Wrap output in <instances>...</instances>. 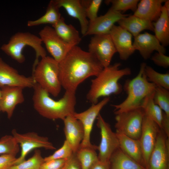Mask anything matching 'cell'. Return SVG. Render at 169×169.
<instances>
[{
    "mask_svg": "<svg viewBox=\"0 0 169 169\" xmlns=\"http://www.w3.org/2000/svg\"><path fill=\"white\" fill-rule=\"evenodd\" d=\"M59 67L62 87L74 91L86 79L96 76L104 68L94 56L77 45L71 49L59 63Z\"/></svg>",
    "mask_w": 169,
    "mask_h": 169,
    "instance_id": "6da1fadb",
    "label": "cell"
},
{
    "mask_svg": "<svg viewBox=\"0 0 169 169\" xmlns=\"http://www.w3.org/2000/svg\"><path fill=\"white\" fill-rule=\"evenodd\" d=\"M33 88L34 90L32 98L33 107L44 117L63 120L67 117L73 115L75 112L76 91L65 90L63 97L55 100L37 83Z\"/></svg>",
    "mask_w": 169,
    "mask_h": 169,
    "instance_id": "7a4b0ae2",
    "label": "cell"
},
{
    "mask_svg": "<svg viewBox=\"0 0 169 169\" xmlns=\"http://www.w3.org/2000/svg\"><path fill=\"white\" fill-rule=\"evenodd\" d=\"M121 64L116 63L104 68L91 81L90 89L87 94V100L92 104L98 102L101 97H109L112 94L120 93L122 90L120 79L131 74V69L128 67L120 69Z\"/></svg>",
    "mask_w": 169,
    "mask_h": 169,
    "instance_id": "3957f363",
    "label": "cell"
},
{
    "mask_svg": "<svg viewBox=\"0 0 169 169\" xmlns=\"http://www.w3.org/2000/svg\"><path fill=\"white\" fill-rule=\"evenodd\" d=\"M146 65L142 63L137 76L126 82L124 88L126 98L120 103L112 105L115 115L141 108L145 98L155 91L157 86L148 81L145 72Z\"/></svg>",
    "mask_w": 169,
    "mask_h": 169,
    "instance_id": "277c9868",
    "label": "cell"
},
{
    "mask_svg": "<svg viewBox=\"0 0 169 169\" xmlns=\"http://www.w3.org/2000/svg\"><path fill=\"white\" fill-rule=\"evenodd\" d=\"M39 37L29 32H18L12 35L8 42L3 44L1 49L6 54L19 63H23L25 57L23 49L26 46L32 47L35 53V59L33 65L32 70L39 61V59L47 56L46 50L42 45Z\"/></svg>",
    "mask_w": 169,
    "mask_h": 169,
    "instance_id": "5b68a950",
    "label": "cell"
},
{
    "mask_svg": "<svg viewBox=\"0 0 169 169\" xmlns=\"http://www.w3.org/2000/svg\"><path fill=\"white\" fill-rule=\"evenodd\" d=\"M36 83L54 97L60 93L62 86L59 78V63L52 57L41 58L32 70Z\"/></svg>",
    "mask_w": 169,
    "mask_h": 169,
    "instance_id": "8992f818",
    "label": "cell"
},
{
    "mask_svg": "<svg viewBox=\"0 0 169 169\" xmlns=\"http://www.w3.org/2000/svg\"><path fill=\"white\" fill-rule=\"evenodd\" d=\"M115 115L116 133L139 140L144 116L142 109L139 108Z\"/></svg>",
    "mask_w": 169,
    "mask_h": 169,
    "instance_id": "52a82bcc",
    "label": "cell"
},
{
    "mask_svg": "<svg viewBox=\"0 0 169 169\" xmlns=\"http://www.w3.org/2000/svg\"><path fill=\"white\" fill-rule=\"evenodd\" d=\"M12 133L21 149L20 155L17 158L14 165L19 164L25 160L26 156L33 149L39 148L48 150L56 149L47 137L40 136L36 132H31L20 134L13 129Z\"/></svg>",
    "mask_w": 169,
    "mask_h": 169,
    "instance_id": "ba28073f",
    "label": "cell"
},
{
    "mask_svg": "<svg viewBox=\"0 0 169 169\" xmlns=\"http://www.w3.org/2000/svg\"><path fill=\"white\" fill-rule=\"evenodd\" d=\"M97 125L100 130L101 141L98 146L99 160L108 162L112 154L119 148V143L116 133L112 131L110 125L100 114L97 116Z\"/></svg>",
    "mask_w": 169,
    "mask_h": 169,
    "instance_id": "9c48e42d",
    "label": "cell"
},
{
    "mask_svg": "<svg viewBox=\"0 0 169 169\" xmlns=\"http://www.w3.org/2000/svg\"><path fill=\"white\" fill-rule=\"evenodd\" d=\"M88 52L94 56L104 68L110 65L116 50L109 34L94 35L88 46Z\"/></svg>",
    "mask_w": 169,
    "mask_h": 169,
    "instance_id": "30bf717a",
    "label": "cell"
},
{
    "mask_svg": "<svg viewBox=\"0 0 169 169\" xmlns=\"http://www.w3.org/2000/svg\"><path fill=\"white\" fill-rule=\"evenodd\" d=\"M39 35L48 52L59 63L73 47L65 42L52 27L45 26L39 31Z\"/></svg>",
    "mask_w": 169,
    "mask_h": 169,
    "instance_id": "8fae6325",
    "label": "cell"
},
{
    "mask_svg": "<svg viewBox=\"0 0 169 169\" xmlns=\"http://www.w3.org/2000/svg\"><path fill=\"white\" fill-rule=\"evenodd\" d=\"M109 97H105L100 102L92 104L87 110L80 113L75 112L74 116L81 123L84 130V135L79 147H92L90 141V134L94 122L103 107L109 101Z\"/></svg>",
    "mask_w": 169,
    "mask_h": 169,
    "instance_id": "7c38bea8",
    "label": "cell"
},
{
    "mask_svg": "<svg viewBox=\"0 0 169 169\" xmlns=\"http://www.w3.org/2000/svg\"><path fill=\"white\" fill-rule=\"evenodd\" d=\"M147 169H169V139L160 129L150 155Z\"/></svg>",
    "mask_w": 169,
    "mask_h": 169,
    "instance_id": "4fadbf2b",
    "label": "cell"
},
{
    "mask_svg": "<svg viewBox=\"0 0 169 169\" xmlns=\"http://www.w3.org/2000/svg\"><path fill=\"white\" fill-rule=\"evenodd\" d=\"M36 83L33 77L20 74L0 57V88L6 86L33 88Z\"/></svg>",
    "mask_w": 169,
    "mask_h": 169,
    "instance_id": "5bb4252c",
    "label": "cell"
},
{
    "mask_svg": "<svg viewBox=\"0 0 169 169\" xmlns=\"http://www.w3.org/2000/svg\"><path fill=\"white\" fill-rule=\"evenodd\" d=\"M160 129L156 123L144 114L141 134L139 140L146 169L150 155L155 146Z\"/></svg>",
    "mask_w": 169,
    "mask_h": 169,
    "instance_id": "9a60e30c",
    "label": "cell"
},
{
    "mask_svg": "<svg viewBox=\"0 0 169 169\" xmlns=\"http://www.w3.org/2000/svg\"><path fill=\"white\" fill-rule=\"evenodd\" d=\"M129 14L114 11L110 8L104 15L89 22L87 32L85 35L109 34L115 23Z\"/></svg>",
    "mask_w": 169,
    "mask_h": 169,
    "instance_id": "2e32d148",
    "label": "cell"
},
{
    "mask_svg": "<svg viewBox=\"0 0 169 169\" xmlns=\"http://www.w3.org/2000/svg\"><path fill=\"white\" fill-rule=\"evenodd\" d=\"M120 59L126 60L135 52L132 34L120 26L114 25L109 33Z\"/></svg>",
    "mask_w": 169,
    "mask_h": 169,
    "instance_id": "e0dca14e",
    "label": "cell"
},
{
    "mask_svg": "<svg viewBox=\"0 0 169 169\" xmlns=\"http://www.w3.org/2000/svg\"><path fill=\"white\" fill-rule=\"evenodd\" d=\"M23 89L20 87L8 86L0 88L1 110L7 114L9 119L12 117L16 106L24 102Z\"/></svg>",
    "mask_w": 169,
    "mask_h": 169,
    "instance_id": "ac0fdd59",
    "label": "cell"
},
{
    "mask_svg": "<svg viewBox=\"0 0 169 169\" xmlns=\"http://www.w3.org/2000/svg\"><path fill=\"white\" fill-rule=\"evenodd\" d=\"M133 44L135 50H138L144 59H149L155 50L164 54L166 52L165 47L156 36L147 32L140 33L134 37Z\"/></svg>",
    "mask_w": 169,
    "mask_h": 169,
    "instance_id": "d6986e66",
    "label": "cell"
},
{
    "mask_svg": "<svg viewBox=\"0 0 169 169\" xmlns=\"http://www.w3.org/2000/svg\"><path fill=\"white\" fill-rule=\"evenodd\" d=\"M66 140L71 147L74 153L79 149L84 135L83 125L73 115L69 116L63 120Z\"/></svg>",
    "mask_w": 169,
    "mask_h": 169,
    "instance_id": "ffe728a7",
    "label": "cell"
},
{
    "mask_svg": "<svg viewBox=\"0 0 169 169\" xmlns=\"http://www.w3.org/2000/svg\"><path fill=\"white\" fill-rule=\"evenodd\" d=\"M60 8L63 7L70 16L77 19L79 23L81 32L85 36L88 30L89 21L86 17L85 8L79 0H54Z\"/></svg>",
    "mask_w": 169,
    "mask_h": 169,
    "instance_id": "44dd1931",
    "label": "cell"
},
{
    "mask_svg": "<svg viewBox=\"0 0 169 169\" xmlns=\"http://www.w3.org/2000/svg\"><path fill=\"white\" fill-rule=\"evenodd\" d=\"M166 0H141L138 3L133 15L151 22L160 16L162 3Z\"/></svg>",
    "mask_w": 169,
    "mask_h": 169,
    "instance_id": "7402d4cb",
    "label": "cell"
},
{
    "mask_svg": "<svg viewBox=\"0 0 169 169\" xmlns=\"http://www.w3.org/2000/svg\"><path fill=\"white\" fill-rule=\"evenodd\" d=\"M116 133L120 148L131 158L145 167L139 140L131 138L123 134Z\"/></svg>",
    "mask_w": 169,
    "mask_h": 169,
    "instance_id": "603a6c76",
    "label": "cell"
},
{
    "mask_svg": "<svg viewBox=\"0 0 169 169\" xmlns=\"http://www.w3.org/2000/svg\"><path fill=\"white\" fill-rule=\"evenodd\" d=\"M117 23L119 26L130 33L134 37L145 30L154 31L152 22L133 15L121 18Z\"/></svg>",
    "mask_w": 169,
    "mask_h": 169,
    "instance_id": "cb8c5ba5",
    "label": "cell"
},
{
    "mask_svg": "<svg viewBox=\"0 0 169 169\" xmlns=\"http://www.w3.org/2000/svg\"><path fill=\"white\" fill-rule=\"evenodd\" d=\"M52 27L65 42L72 46L77 45L81 41L78 31L72 25L67 24L62 17Z\"/></svg>",
    "mask_w": 169,
    "mask_h": 169,
    "instance_id": "d4e9b609",
    "label": "cell"
},
{
    "mask_svg": "<svg viewBox=\"0 0 169 169\" xmlns=\"http://www.w3.org/2000/svg\"><path fill=\"white\" fill-rule=\"evenodd\" d=\"M109 169H146L124 152L120 148L111 155Z\"/></svg>",
    "mask_w": 169,
    "mask_h": 169,
    "instance_id": "484cf974",
    "label": "cell"
},
{
    "mask_svg": "<svg viewBox=\"0 0 169 169\" xmlns=\"http://www.w3.org/2000/svg\"><path fill=\"white\" fill-rule=\"evenodd\" d=\"M155 36L160 44L165 47L169 44V14L163 6L161 15L155 22H152Z\"/></svg>",
    "mask_w": 169,
    "mask_h": 169,
    "instance_id": "4316f807",
    "label": "cell"
},
{
    "mask_svg": "<svg viewBox=\"0 0 169 169\" xmlns=\"http://www.w3.org/2000/svg\"><path fill=\"white\" fill-rule=\"evenodd\" d=\"M154 91L147 96L143 100L141 108L144 115L153 120L162 129L163 111L154 101Z\"/></svg>",
    "mask_w": 169,
    "mask_h": 169,
    "instance_id": "83f0119b",
    "label": "cell"
},
{
    "mask_svg": "<svg viewBox=\"0 0 169 169\" xmlns=\"http://www.w3.org/2000/svg\"><path fill=\"white\" fill-rule=\"evenodd\" d=\"M59 9L54 0H51L48 4L45 13L35 20L28 21L27 26L33 27L47 24H51L52 26L54 25L61 17Z\"/></svg>",
    "mask_w": 169,
    "mask_h": 169,
    "instance_id": "f1b7e54d",
    "label": "cell"
},
{
    "mask_svg": "<svg viewBox=\"0 0 169 169\" xmlns=\"http://www.w3.org/2000/svg\"><path fill=\"white\" fill-rule=\"evenodd\" d=\"M98 146L79 147L75 153L80 163L81 169H90L93 165L99 161L96 152Z\"/></svg>",
    "mask_w": 169,
    "mask_h": 169,
    "instance_id": "f546056e",
    "label": "cell"
},
{
    "mask_svg": "<svg viewBox=\"0 0 169 169\" xmlns=\"http://www.w3.org/2000/svg\"><path fill=\"white\" fill-rule=\"evenodd\" d=\"M144 71L149 81L154 84L157 86L161 87L169 90V73H159L151 67L146 65L145 67Z\"/></svg>",
    "mask_w": 169,
    "mask_h": 169,
    "instance_id": "4dcf8cb0",
    "label": "cell"
},
{
    "mask_svg": "<svg viewBox=\"0 0 169 169\" xmlns=\"http://www.w3.org/2000/svg\"><path fill=\"white\" fill-rule=\"evenodd\" d=\"M44 161L41 151L36 149L30 158L19 164L12 166L9 169H40Z\"/></svg>",
    "mask_w": 169,
    "mask_h": 169,
    "instance_id": "1f68e13d",
    "label": "cell"
},
{
    "mask_svg": "<svg viewBox=\"0 0 169 169\" xmlns=\"http://www.w3.org/2000/svg\"><path fill=\"white\" fill-rule=\"evenodd\" d=\"M153 100L155 103L169 117V91L162 87L156 86L154 92Z\"/></svg>",
    "mask_w": 169,
    "mask_h": 169,
    "instance_id": "d6a6232c",
    "label": "cell"
},
{
    "mask_svg": "<svg viewBox=\"0 0 169 169\" xmlns=\"http://www.w3.org/2000/svg\"><path fill=\"white\" fill-rule=\"evenodd\" d=\"M19 150V144L12 135H6L0 139V155L9 154L16 156Z\"/></svg>",
    "mask_w": 169,
    "mask_h": 169,
    "instance_id": "836d02e7",
    "label": "cell"
},
{
    "mask_svg": "<svg viewBox=\"0 0 169 169\" xmlns=\"http://www.w3.org/2000/svg\"><path fill=\"white\" fill-rule=\"evenodd\" d=\"M139 1L138 0H107L105 1V3L107 4L111 3V9L122 13L129 10L135 12Z\"/></svg>",
    "mask_w": 169,
    "mask_h": 169,
    "instance_id": "e575fe53",
    "label": "cell"
},
{
    "mask_svg": "<svg viewBox=\"0 0 169 169\" xmlns=\"http://www.w3.org/2000/svg\"><path fill=\"white\" fill-rule=\"evenodd\" d=\"M102 0L81 1L85 8L86 15L89 19V22L94 20L97 17L99 9L102 2Z\"/></svg>",
    "mask_w": 169,
    "mask_h": 169,
    "instance_id": "d590c367",
    "label": "cell"
},
{
    "mask_svg": "<svg viewBox=\"0 0 169 169\" xmlns=\"http://www.w3.org/2000/svg\"><path fill=\"white\" fill-rule=\"evenodd\" d=\"M74 153L73 150L68 142L65 140L63 146L52 155L44 158V161L64 159H67Z\"/></svg>",
    "mask_w": 169,
    "mask_h": 169,
    "instance_id": "8d00e7d4",
    "label": "cell"
},
{
    "mask_svg": "<svg viewBox=\"0 0 169 169\" xmlns=\"http://www.w3.org/2000/svg\"><path fill=\"white\" fill-rule=\"evenodd\" d=\"M154 64L160 67L166 68L169 66V57L164 54L156 52L151 57Z\"/></svg>",
    "mask_w": 169,
    "mask_h": 169,
    "instance_id": "74e56055",
    "label": "cell"
},
{
    "mask_svg": "<svg viewBox=\"0 0 169 169\" xmlns=\"http://www.w3.org/2000/svg\"><path fill=\"white\" fill-rule=\"evenodd\" d=\"M17 158L16 156L9 154L0 155V169H9L13 165Z\"/></svg>",
    "mask_w": 169,
    "mask_h": 169,
    "instance_id": "f35d334b",
    "label": "cell"
},
{
    "mask_svg": "<svg viewBox=\"0 0 169 169\" xmlns=\"http://www.w3.org/2000/svg\"><path fill=\"white\" fill-rule=\"evenodd\" d=\"M67 159H62L44 161L40 169H61Z\"/></svg>",
    "mask_w": 169,
    "mask_h": 169,
    "instance_id": "ab89813d",
    "label": "cell"
},
{
    "mask_svg": "<svg viewBox=\"0 0 169 169\" xmlns=\"http://www.w3.org/2000/svg\"><path fill=\"white\" fill-rule=\"evenodd\" d=\"M61 169H81L80 163L75 153H74L66 160Z\"/></svg>",
    "mask_w": 169,
    "mask_h": 169,
    "instance_id": "60d3db41",
    "label": "cell"
},
{
    "mask_svg": "<svg viewBox=\"0 0 169 169\" xmlns=\"http://www.w3.org/2000/svg\"><path fill=\"white\" fill-rule=\"evenodd\" d=\"M90 169H109V162H103L99 160L93 165Z\"/></svg>",
    "mask_w": 169,
    "mask_h": 169,
    "instance_id": "b9f144b4",
    "label": "cell"
},
{
    "mask_svg": "<svg viewBox=\"0 0 169 169\" xmlns=\"http://www.w3.org/2000/svg\"><path fill=\"white\" fill-rule=\"evenodd\" d=\"M164 3V6L165 8L167 13L169 14V0H166Z\"/></svg>",
    "mask_w": 169,
    "mask_h": 169,
    "instance_id": "7bdbcfd3",
    "label": "cell"
},
{
    "mask_svg": "<svg viewBox=\"0 0 169 169\" xmlns=\"http://www.w3.org/2000/svg\"><path fill=\"white\" fill-rule=\"evenodd\" d=\"M1 90H0V97H1ZM1 111V108H0V111Z\"/></svg>",
    "mask_w": 169,
    "mask_h": 169,
    "instance_id": "ee69618b",
    "label": "cell"
}]
</instances>
